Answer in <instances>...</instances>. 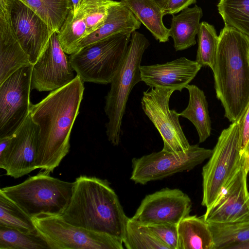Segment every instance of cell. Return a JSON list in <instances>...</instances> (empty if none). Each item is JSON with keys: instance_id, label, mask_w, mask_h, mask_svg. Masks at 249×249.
<instances>
[{"instance_id": "603a6c76", "label": "cell", "mask_w": 249, "mask_h": 249, "mask_svg": "<svg viewBox=\"0 0 249 249\" xmlns=\"http://www.w3.org/2000/svg\"><path fill=\"white\" fill-rule=\"evenodd\" d=\"M189 99L187 107L179 116L189 120L197 131L199 142H205L211 133V122L209 114L208 103L204 91L195 85H187Z\"/></svg>"}, {"instance_id": "484cf974", "label": "cell", "mask_w": 249, "mask_h": 249, "mask_svg": "<svg viewBox=\"0 0 249 249\" xmlns=\"http://www.w3.org/2000/svg\"><path fill=\"white\" fill-rule=\"evenodd\" d=\"M57 35L66 53L70 55L76 52L79 43L88 35L86 23L79 10L75 15L70 10Z\"/></svg>"}, {"instance_id": "6da1fadb", "label": "cell", "mask_w": 249, "mask_h": 249, "mask_svg": "<svg viewBox=\"0 0 249 249\" xmlns=\"http://www.w3.org/2000/svg\"><path fill=\"white\" fill-rule=\"evenodd\" d=\"M84 89V82L76 75L70 83L31 104L30 114L38 127L37 169L53 172L69 152L71 133Z\"/></svg>"}, {"instance_id": "ffe728a7", "label": "cell", "mask_w": 249, "mask_h": 249, "mask_svg": "<svg viewBox=\"0 0 249 249\" xmlns=\"http://www.w3.org/2000/svg\"><path fill=\"white\" fill-rule=\"evenodd\" d=\"M179 13L172 15L169 29V35L173 39L176 51L186 50L196 44V36L198 33L203 16L201 8L196 5Z\"/></svg>"}, {"instance_id": "cb8c5ba5", "label": "cell", "mask_w": 249, "mask_h": 249, "mask_svg": "<svg viewBox=\"0 0 249 249\" xmlns=\"http://www.w3.org/2000/svg\"><path fill=\"white\" fill-rule=\"evenodd\" d=\"M20 0L39 16L53 33H58L71 10L69 0Z\"/></svg>"}, {"instance_id": "d6a6232c", "label": "cell", "mask_w": 249, "mask_h": 249, "mask_svg": "<svg viewBox=\"0 0 249 249\" xmlns=\"http://www.w3.org/2000/svg\"><path fill=\"white\" fill-rule=\"evenodd\" d=\"M144 226L157 238L167 246L169 249H178L177 224L160 223Z\"/></svg>"}, {"instance_id": "5bb4252c", "label": "cell", "mask_w": 249, "mask_h": 249, "mask_svg": "<svg viewBox=\"0 0 249 249\" xmlns=\"http://www.w3.org/2000/svg\"><path fill=\"white\" fill-rule=\"evenodd\" d=\"M4 1L17 39L33 65L53 33L39 16L20 0Z\"/></svg>"}, {"instance_id": "5b68a950", "label": "cell", "mask_w": 249, "mask_h": 249, "mask_svg": "<svg viewBox=\"0 0 249 249\" xmlns=\"http://www.w3.org/2000/svg\"><path fill=\"white\" fill-rule=\"evenodd\" d=\"M241 118L221 132L212 154L203 167L201 204L209 210L243 166Z\"/></svg>"}, {"instance_id": "f35d334b", "label": "cell", "mask_w": 249, "mask_h": 249, "mask_svg": "<svg viewBox=\"0 0 249 249\" xmlns=\"http://www.w3.org/2000/svg\"><path fill=\"white\" fill-rule=\"evenodd\" d=\"M237 249H249V242L240 245Z\"/></svg>"}, {"instance_id": "e575fe53", "label": "cell", "mask_w": 249, "mask_h": 249, "mask_svg": "<svg viewBox=\"0 0 249 249\" xmlns=\"http://www.w3.org/2000/svg\"><path fill=\"white\" fill-rule=\"evenodd\" d=\"M249 143V105L242 117L241 123V150L243 154L246 153Z\"/></svg>"}, {"instance_id": "44dd1931", "label": "cell", "mask_w": 249, "mask_h": 249, "mask_svg": "<svg viewBox=\"0 0 249 249\" xmlns=\"http://www.w3.org/2000/svg\"><path fill=\"white\" fill-rule=\"evenodd\" d=\"M178 249H214L213 234L203 216L188 215L178 224Z\"/></svg>"}, {"instance_id": "3957f363", "label": "cell", "mask_w": 249, "mask_h": 249, "mask_svg": "<svg viewBox=\"0 0 249 249\" xmlns=\"http://www.w3.org/2000/svg\"><path fill=\"white\" fill-rule=\"evenodd\" d=\"M213 71L216 97L225 117L235 122L249 105V38L225 25L219 36Z\"/></svg>"}, {"instance_id": "d590c367", "label": "cell", "mask_w": 249, "mask_h": 249, "mask_svg": "<svg viewBox=\"0 0 249 249\" xmlns=\"http://www.w3.org/2000/svg\"><path fill=\"white\" fill-rule=\"evenodd\" d=\"M82 0H69L71 10L75 15L79 9Z\"/></svg>"}, {"instance_id": "9c48e42d", "label": "cell", "mask_w": 249, "mask_h": 249, "mask_svg": "<svg viewBox=\"0 0 249 249\" xmlns=\"http://www.w3.org/2000/svg\"><path fill=\"white\" fill-rule=\"evenodd\" d=\"M213 150L191 145L186 151L179 153L159 152L132 160L130 179L135 183L146 184L163 179L175 174L189 171L209 159Z\"/></svg>"}, {"instance_id": "7a4b0ae2", "label": "cell", "mask_w": 249, "mask_h": 249, "mask_svg": "<svg viewBox=\"0 0 249 249\" xmlns=\"http://www.w3.org/2000/svg\"><path fill=\"white\" fill-rule=\"evenodd\" d=\"M74 183L62 218L73 225L123 240L129 218L109 182L96 177L81 175Z\"/></svg>"}, {"instance_id": "4316f807", "label": "cell", "mask_w": 249, "mask_h": 249, "mask_svg": "<svg viewBox=\"0 0 249 249\" xmlns=\"http://www.w3.org/2000/svg\"><path fill=\"white\" fill-rule=\"evenodd\" d=\"M217 9L225 25L249 38V0H219Z\"/></svg>"}, {"instance_id": "74e56055", "label": "cell", "mask_w": 249, "mask_h": 249, "mask_svg": "<svg viewBox=\"0 0 249 249\" xmlns=\"http://www.w3.org/2000/svg\"><path fill=\"white\" fill-rule=\"evenodd\" d=\"M163 9L168 0H155Z\"/></svg>"}, {"instance_id": "d6986e66", "label": "cell", "mask_w": 249, "mask_h": 249, "mask_svg": "<svg viewBox=\"0 0 249 249\" xmlns=\"http://www.w3.org/2000/svg\"><path fill=\"white\" fill-rule=\"evenodd\" d=\"M141 25V23L124 4L120 1H116L109 7L104 24L83 38L79 43L76 52L88 45L114 35L132 33L139 29Z\"/></svg>"}, {"instance_id": "d4e9b609", "label": "cell", "mask_w": 249, "mask_h": 249, "mask_svg": "<svg viewBox=\"0 0 249 249\" xmlns=\"http://www.w3.org/2000/svg\"><path fill=\"white\" fill-rule=\"evenodd\" d=\"M214 249H237L249 242V220L230 223H208Z\"/></svg>"}, {"instance_id": "2e32d148", "label": "cell", "mask_w": 249, "mask_h": 249, "mask_svg": "<svg viewBox=\"0 0 249 249\" xmlns=\"http://www.w3.org/2000/svg\"><path fill=\"white\" fill-rule=\"evenodd\" d=\"M248 173L244 161L219 198L203 215L208 223H230L249 220Z\"/></svg>"}, {"instance_id": "7c38bea8", "label": "cell", "mask_w": 249, "mask_h": 249, "mask_svg": "<svg viewBox=\"0 0 249 249\" xmlns=\"http://www.w3.org/2000/svg\"><path fill=\"white\" fill-rule=\"evenodd\" d=\"M192 201L179 189L165 188L146 196L130 218L143 225L160 223L178 224L189 215Z\"/></svg>"}, {"instance_id": "f546056e", "label": "cell", "mask_w": 249, "mask_h": 249, "mask_svg": "<svg viewBox=\"0 0 249 249\" xmlns=\"http://www.w3.org/2000/svg\"><path fill=\"white\" fill-rule=\"evenodd\" d=\"M123 242L127 249H169L144 225L130 218L126 225Z\"/></svg>"}, {"instance_id": "4dcf8cb0", "label": "cell", "mask_w": 249, "mask_h": 249, "mask_svg": "<svg viewBox=\"0 0 249 249\" xmlns=\"http://www.w3.org/2000/svg\"><path fill=\"white\" fill-rule=\"evenodd\" d=\"M197 36L198 48L196 61L202 67L208 66L213 71L218 48L219 36L213 25L203 21L200 23Z\"/></svg>"}, {"instance_id": "8fae6325", "label": "cell", "mask_w": 249, "mask_h": 249, "mask_svg": "<svg viewBox=\"0 0 249 249\" xmlns=\"http://www.w3.org/2000/svg\"><path fill=\"white\" fill-rule=\"evenodd\" d=\"M32 68L18 70L0 84V138L12 136L30 114Z\"/></svg>"}, {"instance_id": "836d02e7", "label": "cell", "mask_w": 249, "mask_h": 249, "mask_svg": "<svg viewBox=\"0 0 249 249\" xmlns=\"http://www.w3.org/2000/svg\"><path fill=\"white\" fill-rule=\"evenodd\" d=\"M196 0H168L163 9L164 15H175L196 3Z\"/></svg>"}, {"instance_id": "277c9868", "label": "cell", "mask_w": 249, "mask_h": 249, "mask_svg": "<svg viewBox=\"0 0 249 249\" xmlns=\"http://www.w3.org/2000/svg\"><path fill=\"white\" fill-rule=\"evenodd\" d=\"M50 173L44 170L21 183L0 191L32 219L61 215L70 202L74 183L53 178Z\"/></svg>"}, {"instance_id": "ac0fdd59", "label": "cell", "mask_w": 249, "mask_h": 249, "mask_svg": "<svg viewBox=\"0 0 249 249\" xmlns=\"http://www.w3.org/2000/svg\"><path fill=\"white\" fill-rule=\"evenodd\" d=\"M0 84L18 70L32 66L13 29L4 0H0Z\"/></svg>"}, {"instance_id": "1f68e13d", "label": "cell", "mask_w": 249, "mask_h": 249, "mask_svg": "<svg viewBox=\"0 0 249 249\" xmlns=\"http://www.w3.org/2000/svg\"><path fill=\"white\" fill-rule=\"evenodd\" d=\"M113 0H82L79 10L87 26L88 35L97 30L105 21Z\"/></svg>"}, {"instance_id": "83f0119b", "label": "cell", "mask_w": 249, "mask_h": 249, "mask_svg": "<svg viewBox=\"0 0 249 249\" xmlns=\"http://www.w3.org/2000/svg\"><path fill=\"white\" fill-rule=\"evenodd\" d=\"M0 226L24 232L37 231L32 219L0 191Z\"/></svg>"}, {"instance_id": "e0dca14e", "label": "cell", "mask_w": 249, "mask_h": 249, "mask_svg": "<svg viewBox=\"0 0 249 249\" xmlns=\"http://www.w3.org/2000/svg\"><path fill=\"white\" fill-rule=\"evenodd\" d=\"M202 66L185 57L171 61L141 65L142 81L153 88H167L181 91L196 76Z\"/></svg>"}, {"instance_id": "4fadbf2b", "label": "cell", "mask_w": 249, "mask_h": 249, "mask_svg": "<svg viewBox=\"0 0 249 249\" xmlns=\"http://www.w3.org/2000/svg\"><path fill=\"white\" fill-rule=\"evenodd\" d=\"M67 54L57 33H53L45 49L32 65V89L52 91L71 82L76 76Z\"/></svg>"}, {"instance_id": "8992f818", "label": "cell", "mask_w": 249, "mask_h": 249, "mask_svg": "<svg viewBox=\"0 0 249 249\" xmlns=\"http://www.w3.org/2000/svg\"><path fill=\"white\" fill-rule=\"evenodd\" d=\"M149 45L143 34L136 31L132 33L125 57L110 83L104 109L108 120L106 124L107 136L114 146L120 143L122 120L129 95L133 87L142 81L140 67Z\"/></svg>"}, {"instance_id": "52a82bcc", "label": "cell", "mask_w": 249, "mask_h": 249, "mask_svg": "<svg viewBox=\"0 0 249 249\" xmlns=\"http://www.w3.org/2000/svg\"><path fill=\"white\" fill-rule=\"evenodd\" d=\"M131 34L114 35L70 54L72 69L84 82L110 83L125 57Z\"/></svg>"}, {"instance_id": "8d00e7d4", "label": "cell", "mask_w": 249, "mask_h": 249, "mask_svg": "<svg viewBox=\"0 0 249 249\" xmlns=\"http://www.w3.org/2000/svg\"><path fill=\"white\" fill-rule=\"evenodd\" d=\"M245 164L249 172V143L246 153H245Z\"/></svg>"}, {"instance_id": "ba28073f", "label": "cell", "mask_w": 249, "mask_h": 249, "mask_svg": "<svg viewBox=\"0 0 249 249\" xmlns=\"http://www.w3.org/2000/svg\"><path fill=\"white\" fill-rule=\"evenodd\" d=\"M32 220L50 249H124L122 240L73 225L61 215L41 216Z\"/></svg>"}, {"instance_id": "f1b7e54d", "label": "cell", "mask_w": 249, "mask_h": 249, "mask_svg": "<svg viewBox=\"0 0 249 249\" xmlns=\"http://www.w3.org/2000/svg\"><path fill=\"white\" fill-rule=\"evenodd\" d=\"M43 249L50 248L37 231L24 232L0 226V249Z\"/></svg>"}, {"instance_id": "30bf717a", "label": "cell", "mask_w": 249, "mask_h": 249, "mask_svg": "<svg viewBox=\"0 0 249 249\" xmlns=\"http://www.w3.org/2000/svg\"><path fill=\"white\" fill-rule=\"evenodd\" d=\"M175 90L151 88L143 92L141 106L143 111L160 135L163 150L179 153L190 147L179 122L178 113L169 108V100Z\"/></svg>"}, {"instance_id": "9a60e30c", "label": "cell", "mask_w": 249, "mask_h": 249, "mask_svg": "<svg viewBox=\"0 0 249 249\" xmlns=\"http://www.w3.org/2000/svg\"><path fill=\"white\" fill-rule=\"evenodd\" d=\"M38 127L30 114L12 135L6 150L0 155V168L15 178L36 169Z\"/></svg>"}, {"instance_id": "7402d4cb", "label": "cell", "mask_w": 249, "mask_h": 249, "mask_svg": "<svg viewBox=\"0 0 249 249\" xmlns=\"http://www.w3.org/2000/svg\"><path fill=\"white\" fill-rule=\"evenodd\" d=\"M159 42L169 40V29L163 22V9L155 0H121Z\"/></svg>"}]
</instances>
